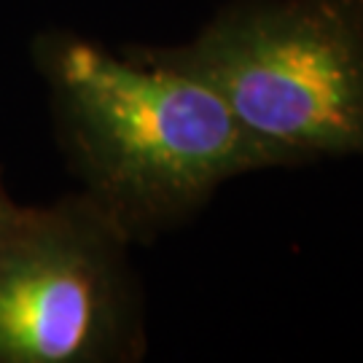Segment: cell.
<instances>
[{
    "instance_id": "obj_3",
    "label": "cell",
    "mask_w": 363,
    "mask_h": 363,
    "mask_svg": "<svg viewBox=\"0 0 363 363\" xmlns=\"http://www.w3.org/2000/svg\"><path fill=\"white\" fill-rule=\"evenodd\" d=\"M132 242L84 191L0 234V363H132L145 307Z\"/></svg>"
},
{
    "instance_id": "obj_2",
    "label": "cell",
    "mask_w": 363,
    "mask_h": 363,
    "mask_svg": "<svg viewBox=\"0 0 363 363\" xmlns=\"http://www.w3.org/2000/svg\"><path fill=\"white\" fill-rule=\"evenodd\" d=\"M202 81L298 167L363 159V0H229L178 46H127Z\"/></svg>"
},
{
    "instance_id": "obj_1",
    "label": "cell",
    "mask_w": 363,
    "mask_h": 363,
    "mask_svg": "<svg viewBox=\"0 0 363 363\" xmlns=\"http://www.w3.org/2000/svg\"><path fill=\"white\" fill-rule=\"evenodd\" d=\"M35 60L84 194L132 245H154L191 223L232 178L298 169L181 70L73 33H43Z\"/></svg>"
},
{
    "instance_id": "obj_4",
    "label": "cell",
    "mask_w": 363,
    "mask_h": 363,
    "mask_svg": "<svg viewBox=\"0 0 363 363\" xmlns=\"http://www.w3.org/2000/svg\"><path fill=\"white\" fill-rule=\"evenodd\" d=\"M22 213V205H16L9 191H6V186H3V178H0V234L9 232V226H11L16 216Z\"/></svg>"
}]
</instances>
